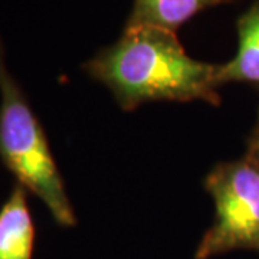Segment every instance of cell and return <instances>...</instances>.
Segmentation results:
<instances>
[{
    "label": "cell",
    "instance_id": "obj_3",
    "mask_svg": "<svg viewBox=\"0 0 259 259\" xmlns=\"http://www.w3.org/2000/svg\"><path fill=\"white\" fill-rule=\"evenodd\" d=\"M204 186L216 207L213 225L203 235L194 259H212L231 250L259 252V166L245 157L221 163Z\"/></svg>",
    "mask_w": 259,
    "mask_h": 259
},
{
    "label": "cell",
    "instance_id": "obj_6",
    "mask_svg": "<svg viewBox=\"0 0 259 259\" xmlns=\"http://www.w3.org/2000/svg\"><path fill=\"white\" fill-rule=\"evenodd\" d=\"M232 0H134L128 25H150L176 32L207 8Z\"/></svg>",
    "mask_w": 259,
    "mask_h": 259
},
{
    "label": "cell",
    "instance_id": "obj_7",
    "mask_svg": "<svg viewBox=\"0 0 259 259\" xmlns=\"http://www.w3.org/2000/svg\"><path fill=\"white\" fill-rule=\"evenodd\" d=\"M245 156L259 166V112L258 118H256V124H255V127H253L252 133H250L249 139H248L246 154Z\"/></svg>",
    "mask_w": 259,
    "mask_h": 259
},
{
    "label": "cell",
    "instance_id": "obj_1",
    "mask_svg": "<svg viewBox=\"0 0 259 259\" xmlns=\"http://www.w3.org/2000/svg\"><path fill=\"white\" fill-rule=\"evenodd\" d=\"M83 69L104 83L125 111L160 100L221 102L216 65L187 55L176 32L150 25L127 23L120 39Z\"/></svg>",
    "mask_w": 259,
    "mask_h": 259
},
{
    "label": "cell",
    "instance_id": "obj_2",
    "mask_svg": "<svg viewBox=\"0 0 259 259\" xmlns=\"http://www.w3.org/2000/svg\"><path fill=\"white\" fill-rule=\"evenodd\" d=\"M0 158L19 185L47 204L61 226L76 223L72 204L48 143L28 98L9 74L0 37Z\"/></svg>",
    "mask_w": 259,
    "mask_h": 259
},
{
    "label": "cell",
    "instance_id": "obj_5",
    "mask_svg": "<svg viewBox=\"0 0 259 259\" xmlns=\"http://www.w3.org/2000/svg\"><path fill=\"white\" fill-rule=\"evenodd\" d=\"M238 52L229 62L216 65V85L248 82L259 85V0L236 22Z\"/></svg>",
    "mask_w": 259,
    "mask_h": 259
},
{
    "label": "cell",
    "instance_id": "obj_4",
    "mask_svg": "<svg viewBox=\"0 0 259 259\" xmlns=\"http://www.w3.org/2000/svg\"><path fill=\"white\" fill-rule=\"evenodd\" d=\"M26 192L16 183L0 209V259H32L36 231Z\"/></svg>",
    "mask_w": 259,
    "mask_h": 259
}]
</instances>
